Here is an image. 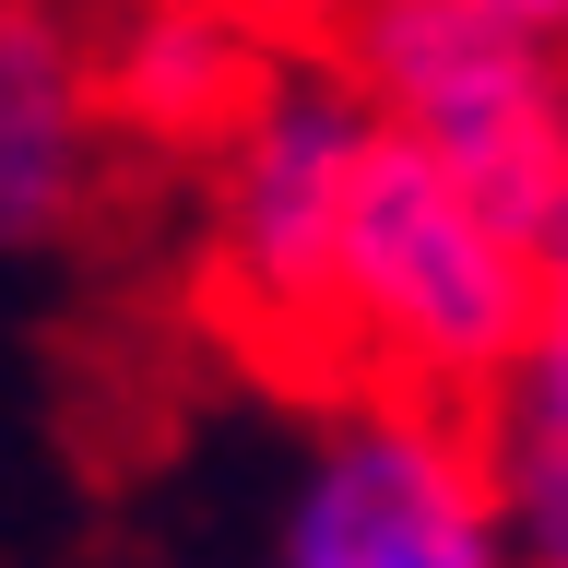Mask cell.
Masks as SVG:
<instances>
[{
    "mask_svg": "<svg viewBox=\"0 0 568 568\" xmlns=\"http://www.w3.org/2000/svg\"><path fill=\"white\" fill-rule=\"evenodd\" d=\"M320 48L355 71L379 131L450 154L509 213L568 190V36H532L486 0H344Z\"/></svg>",
    "mask_w": 568,
    "mask_h": 568,
    "instance_id": "4",
    "label": "cell"
},
{
    "mask_svg": "<svg viewBox=\"0 0 568 568\" xmlns=\"http://www.w3.org/2000/svg\"><path fill=\"white\" fill-rule=\"evenodd\" d=\"M486 12H509V24H532V36H568V0H486Z\"/></svg>",
    "mask_w": 568,
    "mask_h": 568,
    "instance_id": "10",
    "label": "cell"
},
{
    "mask_svg": "<svg viewBox=\"0 0 568 568\" xmlns=\"http://www.w3.org/2000/svg\"><path fill=\"white\" fill-rule=\"evenodd\" d=\"M497 497H509V557L568 568V426H497Z\"/></svg>",
    "mask_w": 568,
    "mask_h": 568,
    "instance_id": "8",
    "label": "cell"
},
{
    "mask_svg": "<svg viewBox=\"0 0 568 568\" xmlns=\"http://www.w3.org/2000/svg\"><path fill=\"white\" fill-rule=\"evenodd\" d=\"M532 332V213L379 131L355 166L344 273H332V379H415L497 403Z\"/></svg>",
    "mask_w": 568,
    "mask_h": 568,
    "instance_id": "1",
    "label": "cell"
},
{
    "mask_svg": "<svg viewBox=\"0 0 568 568\" xmlns=\"http://www.w3.org/2000/svg\"><path fill=\"white\" fill-rule=\"evenodd\" d=\"M248 24H273L284 48H308V36H332V12H344V0H237Z\"/></svg>",
    "mask_w": 568,
    "mask_h": 568,
    "instance_id": "9",
    "label": "cell"
},
{
    "mask_svg": "<svg viewBox=\"0 0 568 568\" xmlns=\"http://www.w3.org/2000/svg\"><path fill=\"white\" fill-rule=\"evenodd\" d=\"M497 426H568V190L532 202V332L497 390Z\"/></svg>",
    "mask_w": 568,
    "mask_h": 568,
    "instance_id": "7",
    "label": "cell"
},
{
    "mask_svg": "<svg viewBox=\"0 0 568 568\" xmlns=\"http://www.w3.org/2000/svg\"><path fill=\"white\" fill-rule=\"evenodd\" d=\"M106 119L95 83V12L71 0H0V261L71 248L106 202Z\"/></svg>",
    "mask_w": 568,
    "mask_h": 568,
    "instance_id": "5",
    "label": "cell"
},
{
    "mask_svg": "<svg viewBox=\"0 0 568 568\" xmlns=\"http://www.w3.org/2000/svg\"><path fill=\"white\" fill-rule=\"evenodd\" d=\"M284 71V36L248 24L237 0H106L95 12V83L131 154H190L237 131L261 83Z\"/></svg>",
    "mask_w": 568,
    "mask_h": 568,
    "instance_id": "6",
    "label": "cell"
},
{
    "mask_svg": "<svg viewBox=\"0 0 568 568\" xmlns=\"http://www.w3.org/2000/svg\"><path fill=\"white\" fill-rule=\"evenodd\" d=\"M379 106L332 48H284L237 131L202 154V296L248 355L332 390V273Z\"/></svg>",
    "mask_w": 568,
    "mask_h": 568,
    "instance_id": "2",
    "label": "cell"
},
{
    "mask_svg": "<svg viewBox=\"0 0 568 568\" xmlns=\"http://www.w3.org/2000/svg\"><path fill=\"white\" fill-rule=\"evenodd\" d=\"M284 568H497V403L415 379H332L308 450L273 497Z\"/></svg>",
    "mask_w": 568,
    "mask_h": 568,
    "instance_id": "3",
    "label": "cell"
}]
</instances>
